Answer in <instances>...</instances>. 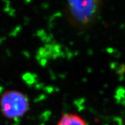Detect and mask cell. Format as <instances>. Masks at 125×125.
Here are the masks:
<instances>
[{"label": "cell", "mask_w": 125, "mask_h": 125, "mask_svg": "<svg viewBox=\"0 0 125 125\" xmlns=\"http://www.w3.org/2000/svg\"><path fill=\"white\" fill-rule=\"evenodd\" d=\"M102 5L103 0H66L68 21L79 30L90 28L98 19Z\"/></svg>", "instance_id": "cell-1"}, {"label": "cell", "mask_w": 125, "mask_h": 125, "mask_svg": "<svg viewBox=\"0 0 125 125\" xmlns=\"http://www.w3.org/2000/svg\"><path fill=\"white\" fill-rule=\"evenodd\" d=\"M57 125H87V122L76 114H66L62 115Z\"/></svg>", "instance_id": "cell-3"}, {"label": "cell", "mask_w": 125, "mask_h": 125, "mask_svg": "<svg viewBox=\"0 0 125 125\" xmlns=\"http://www.w3.org/2000/svg\"><path fill=\"white\" fill-rule=\"evenodd\" d=\"M0 108L2 115L6 118H20L30 109V101L27 96L19 91L8 90L1 96Z\"/></svg>", "instance_id": "cell-2"}]
</instances>
